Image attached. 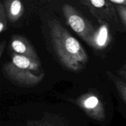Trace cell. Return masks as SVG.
Wrapping results in <instances>:
<instances>
[{"mask_svg":"<svg viewBox=\"0 0 126 126\" xmlns=\"http://www.w3.org/2000/svg\"><path fill=\"white\" fill-rule=\"evenodd\" d=\"M48 26L54 50L63 66L74 72L83 70L88 57L78 41L57 19L48 21Z\"/></svg>","mask_w":126,"mask_h":126,"instance_id":"1","label":"cell"},{"mask_svg":"<svg viewBox=\"0 0 126 126\" xmlns=\"http://www.w3.org/2000/svg\"><path fill=\"white\" fill-rule=\"evenodd\" d=\"M2 71L6 78L21 87L37 86L45 76L41 62L34 61L16 54H12L11 60L3 64Z\"/></svg>","mask_w":126,"mask_h":126,"instance_id":"2","label":"cell"},{"mask_svg":"<svg viewBox=\"0 0 126 126\" xmlns=\"http://www.w3.org/2000/svg\"><path fill=\"white\" fill-rule=\"evenodd\" d=\"M62 9L67 24L88 44L96 30L94 27L70 4H64Z\"/></svg>","mask_w":126,"mask_h":126,"instance_id":"3","label":"cell"},{"mask_svg":"<svg viewBox=\"0 0 126 126\" xmlns=\"http://www.w3.org/2000/svg\"><path fill=\"white\" fill-rule=\"evenodd\" d=\"M79 2L89 9L100 23L115 25L118 28V12L114 4L111 2L110 0H82Z\"/></svg>","mask_w":126,"mask_h":126,"instance_id":"4","label":"cell"},{"mask_svg":"<svg viewBox=\"0 0 126 126\" xmlns=\"http://www.w3.org/2000/svg\"><path fill=\"white\" fill-rule=\"evenodd\" d=\"M77 105L89 118L103 122L106 118L104 105L97 94L92 92L84 94L74 100Z\"/></svg>","mask_w":126,"mask_h":126,"instance_id":"5","label":"cell"},{"mask_svg":"<svg viewBox=\"0 0 126 126\" xmlns=\"http://www.w3.org/2000/svg\"><path fill=\"white\" fill-rule=\"evenodd\" d=\"M11 47L14 53L28 58L32 60L40 62L39 57L30 43L27 39L20 36H14L11 39Z\"/></svg>","mask_w":126,"mask_h":126,"instance_id":"6","label":"cell"},{"mask_svg":"<svg viewBox=\"0 0 126 126\" xmlns=\"http://www.w3.org/2000/svg\"><path fill=\"white\" fill-rule=\"evenodd\" d=\"M110 41V35L108 25L100 23L91 37L88 45L95 50H103L108 45Z\"/></svg>","mask_w":126,"mask_h":126,"instance_id":"7","label":"cell"},{"mask_svg":"<svg viewBox=\"0 0 126 126\" xmlns=\"http://www.w3.org/2000/svg\"><path fill=\"white\" fill-rule=\"evenodd\" d=\"M27 126H70L68 123L59 116L45 113L39 120H30Z\"/></svg>","mask_w":126,"mask_h":126,"instance_id":"8","label":"cell"},{"mask_svg":"<svg viewBox=\"0 0 126 126\" xmlns=\"http://www.w3.org/2000/svg\"><path fill=\"white\" fill-rule=\"evenodd\" d=\"M4 6L9 20L15 22L22 16L23 7L21 1L18 0H8L4 1Z\"/></svg>","mask_w":126,"mask_h":126,"instance_id":"9","label":"cell"},{"mask_svg":"<svg viewBox=\"0 0 126 126\" xmlns=\"http://www.w3.org/2000/svg\"><path fill=\"white\" fill-rule=\"evenodd\" d=\"M107 75L109 76L110 79L113 81L116 88V90L119 93V95L126 104V83L121 79L113 75L110 71L107 72Z\"/></svg>","mask_w":126,"mask_h":126,"instance_id":"10","label":"cell"},{"mask_svg":"<svg viewBox=\"0 0 126 126\" xmlns=\"http://www.w3.org/2000/svg\"><path fill=\"white\" fill-rule=\"evenodd\" d=\"M7 15L3 2L0 3V33H2L7 29Z\"/></svg>","mask_w":126,"mask_h":126,"instance_id":"11","label":"cell"},{"mask_svg":"<svg viewBox=\"0 0 126 126\" xmlns=\"http://www.w3.org/2000/svg\"><path fill=\"white\" fill-rule=\"evenodd\" d=\"M114 6H115L118 16L126 30V6L115 4H114Z\"/></svg>","mask_w":126,"mask_h":126,"instance_id":"12","label":"cell"},{"mask_svg":"<svg viewBox=\"0 0 126 126\" xmlns=\"http://www.w3.org/2000/svg\"><path fill=\"white\" fill-rule=\"evenodd\" d=\"M118 73H119V75H120V76H121L122 77L124 78L126 80V63L125 65H124V66L119 70V72Z\"/></svg>","mask_w":126,"mask_h":126,"instance_id":"13","label":"cell"},{"mask_svg":"<svg viewBox=\"0 0 126 126\" xmlns=\"http://www.w3.org/2000/svg\"><path fill=\"white\" fill-rule=\"evenodd\" d=\"M111 2L115 4L122 5V6H126V0H110Z\"/></svg>","mask_w":126,"mask_h":126,"instance_id":"14","label":"cell"},{"mask_svg":"<svg viewBox=\"0 0 126 126\" xmlns=\"http://www.w3.org/2000/svg\"><path fill=\"white\" fill-rule=\"evenodd\" d=\"M6 41H2L1 43H0V57H2V54H3L4 49L5 46H6Z\"/></svg>","mask_w":126,"mask_h":126,"instance_id":"15","label":"cell"}]
</instances>
